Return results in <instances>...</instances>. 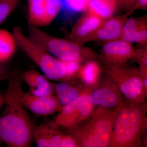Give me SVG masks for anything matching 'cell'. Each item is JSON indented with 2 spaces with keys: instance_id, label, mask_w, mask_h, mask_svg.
I'll return each mask as SVG.
<instances>
[{
  "instance_id": "cell-1",
  "label": "cell",
  "mask_w": 147,
  "mask_h": 147,
  "mask_svg": "<svg viewBox=\"0 0 147 147\" xmlns=\"http://www.w3.org/2000/svg\"><path fill=\"white\" fill-rule=\"evenodd\" d=\"M8 80V87L3 95L5 108L0 116V141L7 147H30L34 126L20 99L23 81L21 77L13 74Z\"/></svg>"
},
{
  "instance_id": "cell-2",
  "label": "cell",
  "mask_w": 147,
  "mask_h": 147,
  "mask_svg": "<svg viewBox=\"0 0 147 147\" xmlns=\"http://www.w3.org/2000/svg\"><path fill=\"white\" fill-rule=\"evenodd\" d=\"M123 103L113 109L100 107L93 111L84 123L69 128V134L76 140L78 147L109 146L115 121Z\"/></svg>"
},
{
  "instance_id": "cell-3",
  "label": "cell",
  "mask_w": 147,
  "mask_h": 147,
  "mask_svg": "<svg viewBox=\"0 0 147 147\" xmlns=\"http://www.w3.org/2000/svg\"><path fill=\"white\" fill-rule=\"evenodd\" d=\"M146 112L144 102H123L115 121L109 146H139L146 129Z\"/></svg>"
},
{
  "instance_id": "cell-4",
  "label": "cell",
  "mask_w": 147,
  "mask_h": 147,
  "mask_svg": "<svg viewBox=\"0 0 147 147\" xmlns=\"http://www.w3.org/2000/svg\"><path fill=\"white\" fill-rule=\"evenodd\" d=\"M28 36L59 60L82 62L92 60L96 57V53L89 47L68 39L55 37L28 22Z\"/></svg>"
},
{
  "instance_id": "cell-5",
  "label": "cell",
  "mask_w": 147,
  "mask_h": 147,
  "mask_svg": "<svg viewBox=\"0 0 147 147\" xmlns=\"http://www.w3.org/2000/svg\"><path fill=\"white\" fill-rule=\"evenodd\" d=\"M12 34L17 46L38 66L49 80H67L66 70L63 61L53 57L24 34L21 27H14Z\"/></svg>"
},
{
  "instance_id": "cell-6",
  "label": "cell",
  "mask_w": 147,
  "mask_h": 147,
  "mask_svg": "<svg viewBox=\"0 0 147 147\" xmlns=\"http://www.w3.org/2000/svg\"><path fill=\"white\" fill-rule=\"evenodd\" d=\"M61 0H28V22L36 26L50 25L62 9Z\"/></svg>"
},
{
  "instance_id": "cell-7",
  "label": "cell",
  "mask_w": 147,
  "mask_h": 147,
  "mask_svg": "<svg viewBox=\"0 0 147 147\" xmlns=\"http://www.w3.org/2000/svg\"><path fill=\"white\" fill-rule=\"evenodd\" d=\"M134 51L131 43L117 40L104 43L100 50L99 58L108 68L123 66L133 57Z\"/></svg>"
},
{
  "instance_id": "cell-8",
  "label": "cell",
  "mask_w": 147,
  "mask_h": 147,
  "mask_svg": "<svg viewBox=\"0 0 147 147\" xmlns=\"http://www.w3.org/2000/svg\"><path fill=\"white\" fill-rule=\"evenodd\" d=\"M19 97L22 104L27 110L36 116L45 117L60 112L63 106L54 94L41 97L35 96L29 92L20 89Z\"/></svg>"
},
{
  "instance_id": "cell-9",
  "label": "cell",
  "mask_w": 147,
  "mask_h": 147,
  "mask_svg": "<svg viewBox=\"0 0 147 147\" xmlns=\"http://www.w3.org/2000/svg\"><path fill=\"white\" fill-rule=\"evenodd\" d=\"M90 114L88 107L82 100V93L73 101L63 106L55 122L59 126L70 128L88 118Z\"/></svg>"
},
{
  "instance_id": "cell-10",
  "label": "cell",
  "mask_w": 147,
  "mask_h": 147,
  "mask_svg": "<svg viewBox=\"0 0 147 147\" xmlns=\"http://www.w3.org/2000/svg\"><path fill=\"white\" fill-rule=\"evenodd\" d=\"M128 16L126 13L102 20L97 30L85 40L84 45L92 41L105 43L120 39L123 28Z\"/></svg>"
},
{
  "instance_id": "cell-11",
  "label": "cell",
  "mask_w": 147,
  "mask_h": 147,
  "mask_svg": "<svg viewBox=\"0 0 147 147\" xmlns=\"http://www.w3.org/2000/svg\"><path fill=\"white\" fill-rule=\"evenodd\" d=\"M102 20L86 11L78 19L67 36V39L81 45L97 30Z\"/></svg>"
},
{
  "instance_id": "cell-12",
  "label": "cell",
  "mask_w": 147,
  "mask_h": 147,
  "mask_svg": "<svg viewBox=\"0 0 147 147\" xmlns=\"http://www.w3.org/2000/svg\"><path fill=\"white\" fill-rule=\"evenodd\" d=\"M110 84L98 87L92 93L94 105L108 109H113L123 102L121 93L117 85L110 78Z\"/></svg>"
},
{
  "instance_id": "cell-13",
  "label": "cell",
  "mask_w": 147,
  "mask_h": 147,
  "mask_svg": "<svg viewBox=\"0 0 147 147\" xmlns=\"http://www.w3.org/2000/svg\"><path fill=\"white\" fill-rule=\"evenodd\" d=\"M55 122L47 121L33 129V140L38 147H59L63 134L58 128Z\"/></svg>"
},
{
  "instance_id": "cell-14",
  "label": "cell",
  "mask_w": 147,
  "mask_h": 147,
  "mask_svg": "<svg viewBox=\"0 0 147 147\" xmlns=\"http://www.w3.org/2000/svg\"><path fill=\"white\" fill-rule=\"evenodd\" d=\"M29 88V92L35 96H49L54 94V84L42 74L35 70H28L21 76Z\"/></svg>"
},
{
  "instance_id": "cell-15",
  "label": "cell",
  "mask_w": 147,
  "mask_h": 147,
  "mask_svg": "<svg viewBox=\"0 0 147 147\" xmlns=\"http://www.w3.org/2000/svg\"><path fill=\"white\" fill-rule=\"evenodd\" d=\"M117 9L115 0H89L86 11L104 20L113 16Z\"/></svg>"
},
{
  "instance_id": "cell-16",
  "label": "cell",
  "mask_w": 147,
  "mask_h": 147,
  "mask_svg": "<svg viewBox=\"0 0 147 147\" xmlns=\"http://www.w3.org/2000/svg\"><path fill=\"white\" fill-rule=\"evenodd\" d=\"M17 46L13 34L0 29V63H6L13 56Z\"/></svg>"
},
{
  "instance_id": "cell-17",
  "label": "cell",
  "mask_w": 147,
  "mask_h": 147,
  "mask_svg": "<svg viewBox=\"0 0 147 147\" xmlns=\"http://www.w3.org/2000/svg\"><path fill=\"white\" fill-rule=\"evenodd\" d=\"M54 91L56 92V97L63 106L73 101L81 94L76 87L65 82L54 84Z\"/></svg>"
},
{
  "instance_id": "cell-18",
  "label": "cell",
  "mask_w": 147,
  "mask_h": 147,
  "mask_svg": "<svg viewBox=\"0 0 147 147\" xmlns=\"http://www.w3.org/2000/svg\"><path fill=\"white\" fill-rule=\"evenodd\" d=\"M79 75L87 84L91 85L96 82L100 75V69L97 63L89 61L79 70Z\"/></svg>"
},
{
  "instance_id": "cell-19",
  "label": "cell",
  "mask_w": 147,
  "mask_h": 147,
  "mask_svg": "<svg viewBox=\"0 0 147 147\" xmlns=\"http://www.w3.org/2000/svg\"><path fill=\"white\" fill-rule=\"evenodd\" d=\"M139 19V18H127L123 28L120 39L130 43L135 42Z\"/></svg>"
},
{
  "instance_id": "cell-20",
  "label": "cell",
  "mask_w": 147,
  "mask_h": 147,
  "mask_svg": "<svg viewBox=\"0 0 147 147\" xmlns=\"http://www.w3.org/2000/svg\"><path fill=\"white\" fill-rule=\"evenodd\" d=\"M63 7L69 13H74L86 11L89 0H61Z\"/></svg>"
},
{
  "instance_id": "cell-21",
  "label": "cell",
  "mask_w": 147,
  "mask_h": 147,
  "mask_svg": "<svg viewBox=\"0 0 147 147\" xmlns=\"http://www.w3.org/2000/svg\"><path fill=\"white\" fill-rule=\"evenodd\" d=\"M135 42L141 46L147 45V15L139 18L135 35Z\"/></svg>"
},
{
  "instance_id": "cell-22",
  "label": "cell",
  "mask_w": 147,
  "mask_h": 147,
  "mask_svg": "<svg viewBox=\"0 0 147 147\" xmlns=\"http://www.w3.org/2000/svg\"><path fill=\"white\" fill-rule=\"evenodd\" d=\"M22 0H0V25L10 15Z\"/></svg>"
},
{
  "instance_id": "cell-23",
  "label": "cell",
  "mask_w": 147,
  "mask_h": 147,
  "mask_svg": "<svg viewBox=\"0 0 147 147\" xmlns=\"http://www.w3.org/2000/svg\"><path fill=\"white\" fill-rule=\"evenodd\" d=\"M134 59L139 63L140 71L143 74H147V45L142 46L135 50Z\"/></svg>"
},
{
  "instance_id": "cell-24",
  "label": "cell",
  "mask_w": 147,
  "mask_h": 147,
  "mask_svg": "<svg viewBox=\"0 0 147 147\" xmlns=\"http://www.w3.org/2000/svg\"><path fill=\"white\" fill-rule=\"evenodd\" d=\"M66 70L67 80L73 78L79 74L81 68V63L78 61H63Z\"/></svg>"
},
{
  "instance_id": "cell-25",
  "label": "cell",
  "mask_w": 147,
  "mask_h": 147,
  "mask_svg": "<svg viewBox=\"0 0 147 147\" xmlns=\"http://www.w3.org/2000/svg\"><path fill=\"white\" fill-rule=\"evenodd\" d=\"M78 147V144L75 139L70 134L63 135L59 147Z\"/></svg>"
},
{
  "instance_id": "cell-26",
  "label": "cell",
  "mask_w": 147,
  "mask_h": 147,
  "mask_svg": "<svg viewBox=\"0 0 147 147\" xmlns=\"http://www.w3.org/2000/svg\"><path fill=\"white\" fill-rule=\"evenodd\" d=\"M117 5V8H119L128 12L132 8L136 0H115Z\"/></svg>"
},
{
  "instance_id": "cell-27",
  "label": "cell",
  "mask_w": 147,
  "mask_h": 147,
  "mask_svg": "<svg viewBox=\"0 0 147 147\" xmlns=\"http://www.w3.org/2000/svg\"><path fill=\"white\" fill-rule=\"evenodd\" d=\"M147 10V0H136L135 3L132 8L128 12H127L128 16L131 15L134 11L137 10Z\"/></svg>"
},
{
  "instance_id": "cell-28",
  "label": "cell",
  "mask_w": 147,
  "mask_h": 147,
  "mask_svg": "<svg viewBox=\"0 0 147 147\" xmlns=\"http://www.w3.org/2000/svg\"><path fill=\"white\" fill-rule=\"evenodd\" d=\"M10 74L6 65L5 63H0V82L8 79L10 77Z\"/></svg>"
},
{
  "instance_id": "cell-29",
  "label": "cell",
  "mask_w": 147,
  "mask_h": 147,
  "mask_svg": "<svg viewBox=\"0 0 147 147\" xmlns=\"http://www.w3.org/2000/svg\"><path fill=\"white\" fill-rule=\"evenodd\" d=\"M4 104V102L3 95L0 92V109Z\"/></svg>"
},
{
  "instance_id": "cell-30",
  "label": "cell",
  "mask_w": 147,
  "mask_h": 147,
  "mask_svg": "<svg viewBox=\"0 0 147 147\" xmlns=\"http://www.w3.org/2000/svg\"><path fill=\"white\" fill-rule=\"evenodd\" d=\"M3 143H2L1 142V141H0V147L1 146V145Z\"/></svg>"
}]
</instances>
